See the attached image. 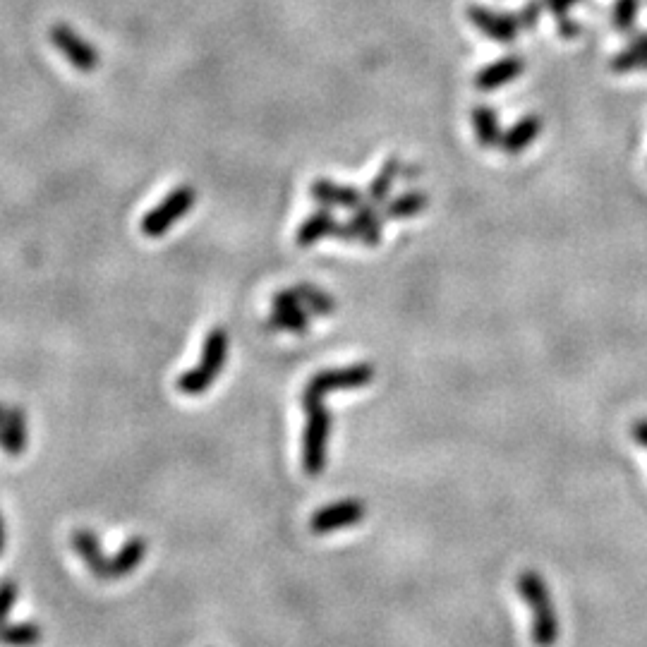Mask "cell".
I'll return each instance as SVG.
<instances>
[{
	"label": "cell",
	"instance_id": "cell-21",
	"mask_svg": "<svg viewBox=\"0 0 647 647\" xmlns=\"http://www.w3.org/2000/svg\"><path fill=\"white\" fill-rule=\"evenodd\" d=\"M401 173H403V163H401V159H398V156L386 159L382 171L374 175L370 187H367V202L374 204V207L384 204L386 199H389L393 185H396L398 175Z\"/></svg>",
	"mask_w": 647,
	"mask_h": 647
},
{
	"label": "cell",
	"instance_id": "cell-31",
	"mask_svg": "<svg viewBox=\"0 0 647 647\" xmlns=\"http://www.w3.org/2000/svg\"><path fill=\"white\" fill-rule=\"evenodd\" d=\"M5 408H8V405L0 403V434H3V427H5Z\"/></svg>",
	"mask_w": 647,
	"mask_h": 647
},
{
	"label": "cell",
	"instance_id": "cell-8",
	"mask_svg": "<svg viewBox=\"0 0 647 647\" xmlns=\"http://www.w3.org/2000/svg\"><path fill=\"white\" fill-rule=\"evenodd\" d=\"M384 214H379L374 209V204L365 202L350 214L348 221H343L338 226L336 238L343 240V243H360L365 247H377L382 243V231H384Z\"/></svg>",
	"mask_w": 647,
	"mask_h": 647
},
{
	"label": "cell",
	"instance_id": "cell-24",
	"mask_svg": "<svg viewBox=\"0 0 647 647\" xmlns=\"http://www.w3.org/2000/svg\"><path fill=\"white\" fill-rule=\"evenodd\" d=\"M640 0H616L612 10V22L619 34H631L636 27Z\"/></svg>",
	"mask_w": 647,
	"mask_h": 647
},
{
	"label": "cell",
	"instance_id": "cell-25",
	"mask_svg": "<svg viewBox=\"0 0 647 647\" xmlns=\"http://www.w3.org/2000/svg\"><path fill=\"white\" fill-rule=\"evenodd\" d=\"M17 597H20V585L12 578L0 580V626L8 624V616L17 604Z\"/></svg>",
	"mask_w": 647,
	"mask_h": 647
},
{
	"label": "cell",
	"instance_id": "cell-13",
	"mask_svg": "<svg viewBox=\"0 0 647 647\" xmlns=\"http://www.w3.org/2000/svg\"><path fill=\"white\" fill-rule=\"evenodd\" d=\"M523 70H525V63L520 56H506V58L494 60V63H489L485 68L477 70L475 75L477 92L482 94L497 92V89L506 87V84L516 82L518 77L523 75Z\"/></svg>",
	"mask_w": 647,
	"mask_h": 647
},
{
	"label": "cell",
	"instance_id": "cell-2",
	"mask_svg": "<svg viewBox=\"0 0 647 647\" xmlns=\"http://www.w3.org/2000/svg\"><path fill=\"white\" fill-rule=\"evenodd\" d=\"M228 353H231V336L223 326H216L211 329L207 338H204L202 346V358L192 370L183 372L175 382V389H178L183 396H202L211 389V384L219 379V374L223 372L228 362Z\"/></svg>",
	"mask_w": 647,
	"mask_h": 647
},
{
	"label": "cell",
	"instance_id": "cell-11",
	"mask_svg": "<svg viewBox=\"0 0 647 647\" xmlns=\"http://www.w3.org/2000/svg\"><path fill=\"white\" fill-rule=\"evenodd\" d=\"M70 542H72V549L80 554L84 566L89 568V573H92L94 578L113 580V561L104 554V549H101V542L94 530L89 528L75 530L70 535Z\"/></svg>",
	"mask_w": 647,
	"mask_h": 647
},
{
	"label": "cell",
	"instance_id": "cell-17",
	"mask_svg": "<svg viewBox=\"0 0 647 647\" xmlns=\"http://www.w3.org/2000/svg\"><path fill=\"white\" fill-rule=\"evenodd\" d=\"M470 120H473L477 144H480L482 149H499L501 147V137H504V132H501L499 116L492 106L477 104L473 108V113H470Z\"/></svg>",
	"mask_w": 647,
	"mask_h": 647
},
{
	"label": "cell",
	"instance_id": "cell-18",
	"mask_svg": "<svg viewBox=\"0 0 647 647\" xmlns=\"http://www.w3.org/2000/svg\"><path fill=\"white\" fill-rule=\"evenodd\" d=\"M149 542L144 537H130L123 547L118 549L116 556H111L113 561V580L128 578L130 573L137 571V566L147 559Z\"/></svg>",
	"mask_w": 647,
	"mask_h": 647
},
{
	"label": "cell",
	"instance_id": "cell-23",
	"mask_svg": "<svg viewBox=\"0 0 647 647\" xmlns=\"http://www.w3.org/2000/svg\"><path fill=\"white\" fill-rule=\"evenodd\" d=\"M612 70L616 75H626V72L647 70V34H640L628 44L621 53L612 58Z\"/></svg>",
	"mask_w": 647,
	"mask_h": 647
},
{
	"label": "cell",
	"instance_id": "cell-1",
	"mask_svg": "<svg viewBox=\"0 0 647 647\" xmlns=\"http://www.w3.org/2000/svg\"><path fill=\"white\" fill-rule=\"evenodd\" d=\"M516 590L532 612V643L535 647H554L559 643V616L547 580L537 571H523L516 580Z\"/></svg>",
	"mask_w": 647,
	"mask_h": 647
},
{
	"label": "cell",
	"instance_id": "cell-28",
	"mask_svg": "<svg viewBox=\"0 0 647 647\" xmlns=\"http://www.w3.org/2000/svg\"><path fill=\"white\" fill-rule=\"evenodd\" d=\"M544 3V10L552 12L554 17H564L568 15V10L573 8V5H578L580 0H542Z\"/></svg>",
	"mask_w": 647,
	"mask_h": 647
},
{
	"label": "cell",
	"instance_id": "cell-10",
	"mask_svg": "<svg viewBox=\"0 0 647 647\" xmlns=\"http://www.w3.org/2000/svg\"><path fill=\"white\" fill-rule=\"evenodd\" d=\"M312 314L295 300L293 288L278 290L271 298V314H269V329L288 331V334H305L310 329Z\"/></svg>",
	"mask_w": 647,
	"mask_h": 647
},
{
	"label": "cell",
	"instance_id": "cell-9",
	"mask_svg": "<svg viewBox=\"0 0 647 647\" xmlns=\"http://www.w3.org/2000/svg\"><path fill=\"white\" fill-rule=\"evenodd\" d=\"M468 20L475 24V29L487 39L499 41V44H511L516 41V36L523 24H520L518 15H511V12H497L487 5H470L468 8Z\"/></svg>",
	"mask_w": 647,
	"mask_h": 647
},
{
	"label": "cell",
	"instance_id": "cell-26",
	"mask_svg": "<svg viewBox=\"0 0 647 647\" xmlns=\"http://www.w3.org/2000/svg\"><path fill=\"white\" fill-rule=\"evenodd\" d=\"M542 12H544V3H542V0H530V3H525L523 8H520V15H518L520 17V24H523V27L532 29L537 22H540Z\"/></svg>",
	"mask_w": 647,
	"mask_h": 647
},
{
	"label": "cell",
	"instance_id": "cell-16",
	"mask_svg": "<svg viewBox=\"0 0 647 647\" xmlns=\"http://www.w3.org/2000/svg\"><path fill=\"white\" fill-rule=\"evenodd\" d=\"M540 132H542V118L535 116V113H528V116L518 118L516 123L504 132L499 149L509 156L523 154V151H528L532 144H535V139L540 137Z\"/></svg>",
	"mask_w": 647,
	"mask_h": 647
},
{
	"label": "cell",
	"instance_id": "cell-19",
	"mask_svg": "<svg viewBox=\"0 0 647 647\" xmlns=\"http://www.w3.org/2000/svg\"><path fill=\"white\" fill-rule=\"evenodd\" d=\"M427 207H429L427 192L408 190V192H403V195L386 199L382 214H384V219H393V221L413 219V216H420Z\"/></svg>",
	"mask_w": 647,
	"mask_h": 647
},
{
	"label": "cell",
	"instance_id": "cell-14",
	"mask_svg": "<svg viewBox=\"0 0 647 647\" xmlns=\"http://www.w3.org/2000/svg\"><path fill=\"white\" fill-rule=\"evenodd\" d=\"M338 226H341V221L336 219L334 211L329 207L314 209L312 214L305 216V221L300 223L298 231H295V245H298L300 250H310V247L322 243L324 238L336 235Z\"/></svg>",
	"mask_w": 647,
	"mask_h": 647
},
{
	"label": "cell",
	"instance_id": "cell-3",
	"mask_svg": "<svg viewBox=\"0 0 647 647\" xmlns=\"http://www.w3.org/2000/svg\"><path fill=\"white\" fill-rule=\"evenodd\" d=\"M302 408H305V434H302V468L310 477H319L326 468L331 439V413L324 405L322 396L302 393Z\"/></svg>",
	"mask_w": 647,
	"mask_h": 647
},
{
	"label": "cell",
	"instance_id": "cell-29",
	"mask_svg": "<svg viewBox=\"0 0 647 647\" xmlns=\"http://www.w3.org/2000/svg\"><path fill=\"white\" fill-rule=\"evenodd\" d=\"M631 437H633V441H636V444L645 446V449H647V417H640V420L633 422V425H631Z\"/></svg>",
	"mask_w": 647,
	"mask_h": 647
},
{
	"label": "cell",
	"instance_id": "cell-4",
	"mask_svg": "<svg viewBox=\"0 0 647 647\" xmlns=\"http://www.w3.org/2000/svg\"><path fill=\"white\" fill-rule=\"evenodd\" d=\"M197 204V190L192 185H180L168 192L149 214H144L139 231L147 238H161L166 235L180 219H185Z\"/></svg>",
	"mask_w": 647,
	"mask_h": 647
},
{
	"label": "cell",
	"instance_id": "cell-30",
	"mask_svg": "<svg viewBox=\"0 0 647 647\" xmlns=\"http://www.w3.org/2000/svg\"><path fill=\"white\" fill-rule=\"evenodd\" d=\"M5 549V523H3V516H0V554H3Z\"/></svg>",
	"mask_w": 647,
	"mask_h": 647
},
{
	"label": "cell",
	"instance_id": "cell-12",
	"mask_svg": "<svg viewBox=\"0 0 647 647\" xmlns=\"http://www.w3.org/2000/svg\"><path fill=\"white\" fill-rule=\"evenodd\" d=\"M310 195L317 204L329 209H343V211H355L365 204V195L360 190L350 185L334 183L329 178H314L310 183Z\"/></svg>",
	"mask_w": 647,
	"mask_h": 647
},
{
	"label": "cell",
	"instance_id": "cell-27",
	"mask_svg": "<svg viewBox=\"0 0 647 647\" xmlns=\"http://www.w3.org/2000/svg\"><path fill=\"white\" fill-rule=\"evenodd\" d=\"M556 29H559V36H564V39H576L580 34V24L576 20H571L568 15L556 17Z\"/></svg>",
	"mask_w": 647,
	"mask_h": 647
},
{
	"label": "cell",
	"instance_id": "cell-7",
	"mask_svg": "<svg viewBox=\"0 0 647 647\" xmlns=\"http://www.w3.org/2000/svg\"><path fill=\"white\" fill-rule=\"evenodd\" d=\"M367 518V504L362 499H341L326 504L310 516V530L314 535H329V532L346 530Z\"/></svg>",
	"mask_w": 647,
	"mask_h": 647
},
{
	"label": "cell",
	"instance_id": "cell-20",
	"mask_svg": "<svg viewBox=\"0 0 647 647\" xmlns=\"http://www.w3.org/2000/svg\"><path fill=\"white\" fill-rule=\"evenodd\" d=\"M293 295L312 317H329V314L338 310V302L331 298L326 290L312 286V283H298V286H293Z\"/></svg>",
	"mask_w": 647,
	"mask_h": 647
},
{
	"label": "cell",
	"instance_id": "cell-6",
	"mask_svg": "<svg viewBox=\"0 0 647 647\" xmlns=\"http://www.w3.org/2000/svg\"><path fill=\"white\" fill-rule=\"evenodd\" d=\"M48 36H51V44L56 46V51L60 53V56L68 60V63L77 72L89 75V72H96V68H99V63H101L99 51H96L92 41H87L84 36L77 34L70 24H65V22L53 24L51 34Z\"/></svg>",
	"mask_w": 647,
	"mask_h": 647
},
{
	"label": "cell",
	"instance_id": "cell-5",
	"mask_svg": "<svg viewBox=\"0 0 647 647\" xmlns=\"http://www.w3.org/2000/svg\"><path fill=\"white\" fill-rule=\"evenodd\" d=\"M372 382H374V367L370 365V362H355V365L334 367V370H322V372L312 374V377L307 379L302 393L326 398L329 393H334V391L362 389V386H367Z\"/></svg>",
	"mask_w": 647,
	"mask_h": 647
},
{
	"label": "cell",
	"instance_id": "cell-22",
	"mask_svg": "<svg viewBox=\"0 0 647 647\" xmlns=\"http://www.w3.org/2000/svg\"><path fill=\"white\" fill-rule=\"evenodd\" d=\"M44 640V628L36 621L0 626V647H39Z\"/></svg>",
	"mask_w": 647,
	"mask_h": 647
},
{
	"label": "cell",
	"instance_id": "cell-15",
	"mask_svg": "<svg viewBox=\"0 0 647 647\" xmlns=\"http://www.w3.org/2000/svg\"><path fill=\"white\" fill-rule=\"evenodd\" d=\"M29 444V422L27 413L20 405H8L5 408V427L0 434V451L8 458H20L27 451Z\"/></svg>",
	"mask_w": 647,
	"mask_h": 647
}]
</instances>
